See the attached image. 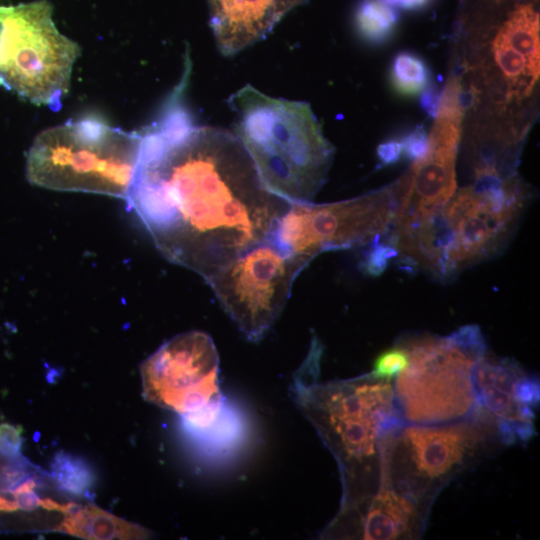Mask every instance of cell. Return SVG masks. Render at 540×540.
Segmentation results:
<instances>
[{
    "mask_svg": "<svg viewBox=\"0 0 540 540\" xmlns=\"http://www.w3.org/2000/svg\"><path fill=\"white\" fill-rule=\"evenodd\" d=\"M176 92L140 133L126 205L168 261L207 282L266 241L291 202L267 188L234 133L196 125Z\"/></svg>",
    "mask_w": 540,
    "mask_h": 540,
    "instance_id": "6da1fadb",
    "label": "cell"
},
{
    "mask_svg": "<svg viewBox=\"0 0 540 540\" xmlns=\"http://www.w3.org/2000/svg\"><path fill=\"white\" fill-rule=\"evenodd\" d=\"M539 12L532 3L515 5L495 28L458 43L456 74L473 113L472 155L518 160L536 116L540 77Z\"/></svg>",
    "mask_w": 540,
    "mask_h": 540,
    "instance_id": "7a4b0ae2",
    "label": "cell"
},
{
    "mask_svg": "<svg viewBox=\"0 0 540 540\" xmlns=\"http://www.w3.org/2000/svg\"><path fill=\"white\" fill-rule=\"evenodd\" d=\"M234 134L269 190L289 202H313L335 149L310 105L268 96L250 84L228 100Z\"/></svg>",
    "mask_w": 540,
    "mask_h": 540,
    "instance_id": "3957f363",
    "label": "cell"
},
{
    "mask_svg": "<svg viewBox=\"0 0 540 540\" xmlns=\"http://www.w3.org/2000/svg\"><path fill=\"white\" fill-rule=\"evenodd\" d=\"M141 134L98 119L69 121L38 134L26 162L35 186L102 194L127 200L136 172Z\"/></svg>",
    "mask_w": 540,
    "mask_h": 540,
    "instance_id": "277c9868",
    "label": "cell"
},
{
    "mask_svg": "<svg viewBox=\"0 0 540 540\" xmlns=\"http://www.w3.org/2000/svg\"><path fill=\"white\" fill-rule=\"evenodd\" d=\"M321 352L310 347L294 374L292 392L345 471L374 455L382 438L401 427L402 414L388 381L317 384Z\"/></svg>",
    "mask_w": 540,
    "mask_h": 540,
    "instance_id": "5b68a950",
    "label": "cell"
},
{
    "mask_svg": "<svg viewBox=\"0 0 540 540\" xmlns=\"http://www.w3.org/2000/svg\"><path fill=\"white\" fill-rule=\"evenodd\" d=\"M79 45L61 34L45 0L0 7V84L54 110L68 92Z\"/></svg>",
    "mask_w": 540,
    "mask_h": 540,
    "instance_id": "8992f818",
    "label": "cell"
},
{
    "mask_svg": "<svg viewBox=\"0 0 540 540\" xmlns=\"http://www.w3.org/2000/svg\"><path fill=\"white\" fill-rule=\"evenodd\" d=\"M406 186L404 173L390 185L356 198L327 204L293 202L269 240L309 263L324 251L368 245L393 228Z\"/></svg>",
    "mask_w": 540,
    "mask_h": 540,
    "instance_id": "52a82bcc",
    "label": "cell"
},
{
    "mask_svg": "<svg viewBox=\"0 0 540 540\" xmlns=\"http://www.w3.org/2000/svg\"><path fill=\"white\" fill-rule=\"evenodd\" d=\"M308 264L267 239L206 283L238 329L248 340L257 342L280 316L296 277Z\"/></svg>",
    "mask_w": 540,
    "mask_h": 540,
    "instance_id": "ba28073f",
    "label": "cell"
},
{
    "mask_svg": "<svg viewBox=\"0 0 540 540\" xmlns=\"http://www.w3.org/2000/svg\"><path fill=\"white\" fill-rule=\"evenodd\" d=\"M408 366L396 381V405L408 420L436 423L461 417L475 403L471 371L477 359L447 338L409 342Z\"/></svg>",
    "mask_w": 540,
    "mask_h": 540,
    "instance_id": "9c48e42d",
    "label": "cell"
},
{
    "mask_svg": "<svg viewBox=\"0 0 540 540\" xmlns=\"http://www.w3.org/2000/svg\"><path fill=\"white\" fill-rule=\"evenodd\" d=\"M144 398L180 416L221 405L219 356L201 331L174 336L140 366Z\"/></svg>",
    "mask_w": 540,
    "mask_h": 540,
    "instance_id": "30bf717a",
    "label": "cell"
},
{
    "mask_svg": "<svg viewBox=\"0 0 540 540\" xmlns=\"http://www.w3.org/2000/svg\"><path fill=\"white\" fill-rule=\"evenodd\" d=\"M466 113L464 87L452 75L441 94L424 157L407 171V189L398 205L393 228L441 209L456 192V156Z\"/></svg>",
    "mask_w": 540,
    "mask_h": 540,
    "instance_id": "8fae6325",
    "label": "cell"
},
{
    "mask_svg": "<svg viewBox=\"0 0 540 540\" xmlns=\"http://www.w3.org/2000/svg\"><path fill=\"white\" fill-rule=\"evenodd\" d=\"M441 214L450 237L444 280L502 250L521 215L501 209L472 185L455 192Z\"/></svg>",
    "mask_w": 540,
    "mask_h": 540,
    "instance_id": "7c38bea8",
    "label": "cell"
},
{
    "mask_svg": "<svg viewBox=\"0 0 540 540\" xmlns=\"http://www.w3.org/2000/svg\"><path fill=\"white\" fill-rule=\"evenodd\" d=\"M72 497L36 467L14 485L0 490V532H55L77 503Z\"/></svg>",
    "mask_w": 540,
    "mask_h": 540,
    "instance_id": "4fadbf2b",
    "label": "cell"
},
{
    "mask_svg": "<svg viewBox=\"0 0 540 540\" xmlns=\"http://www.w3.org/2000/svg\"><path fill=\"white\" fill-rule=\"evenodd\" d=\"M304 0H209V23L218 50L233 56L263 40Z\"/></svg>",
    "mask_w": 540,
    "mask_h": 540,
    "instance_id": "5bb4252c",
    "label": "cell"
},
{
    "mask_svg": "<svg viewBox=\"0 0 540 540\" xmlns=\"http://www.w3.org/2000/svg\"><path fill=\"white\" fill-rule=\"evenodd\" d=\"M480 430L472 425L442 427L411 426L403 441L417 471L427 478L446 475L460 464L480 440Z\"/></svg>",
    "mask_w": 540,
    "mask_h": 540,
    "instance_id": "9a60e30c",
    "label": "cell"
},
{
    "mask_svg": "<svg viewBox=\"0 0 540 540\" xmlns=\"http://www.w3.org/2000/svg\"><path fill=\"white\" fill-rule=\"evenodd\" d=\"M181 426L193 444L212 457L236 450L247 434L245 416L226 399L217 407L181 416Z\"/></svg>",
    "mask_w": 540,
    "mask_h": 540,
    "instance_id": "2e32d148",
    "label": "cell"
},
{
    "mask_svg": "<svg viewBox=\"0 0 540 540\" xmlns=\"http://www.w3.org/2000/svg\"><path fill=\"white\" fill-rule=\"evenodd\" d=\"M55 532L93 540L146 539L150 535L147 529L84 502L76 504Z\"/></svg>",
    "mask_w": 540,
    "mask_h": 540,
    "instance_id": "e0dca14e",
    "label": "cell"
},
{
    "mask_svg": "<svg viewBox=\"0 0 540 540\" xmlns=\"http://www.w3.org/2000/svg\"><path fill=\"white\" fill-rule=\"evenodd\" d=\"M415 514L407 498L383 488L372 499L363 522V538L391 540L406 533Z\"/></svg>",
    "mask_w": 540,
    "mask_h": 540,
    "instance_id": "ac0fdd59",
    "label": "cell"
},
{
    "mask_svg": "<svg viewBox=\"0 0 540 540\" xmlns=\"http://www.w3.org/2000/svg\"><path fill=\"white\" fill-rule=\"evenodd\" d=\"M396 8L384 0H361L354 12V27L367 44L378 46L389 42L399 25Z\"/></svg>",
    "mask_w": 540,
    "mask_h": 540,
    "instance_id": "d6986e66",
    "label": "cell"
},
{
    "mask_svg": "<svg viewBox=\"0 0 540 540\" xmlns=\"http://www.w3.org/2000/svg\"><path fill=\"white\" fill-rule=\"evenodd\" d=\"M389 81L393 91L398 95L414 97L431 83V70L418 54L401 51L392 59Z\"/></svg>",
    "mask_w": 540,
    "mask_h": 540,
    "instance_id": "ffe728a7",
    "label": "cell"
},
{
    "mask_svg": "<svg viewBox=\"0 0 540 540\" xmlns=\"http://www.w3.org/2000/svg\"><path fill=\"white\" fill-rule=\"evenodd\" d=\"M49 476L60 490L77 498L86 496L95 482L91 467L83 459L64 452L54 457Z\"/></svg>",
    "mask_w": 540,
    "mask_h": 540,
    "instance_id": "44dd1931",
    "label": "cell"
},
{
    "mask_svg": "<svg viewBox=\"0 0 540 540\" xmlns=\"http://www.w3.org/2000/svg\"><path fill=\"white\" fill-rule=\"evenodd\" d=\"M396 256H398V250L390 240L382 242L381 238L375 239L364 251L360 263L361 271L369 276H379Z\"/></svg>",
    "mask_w": 540,
    "mask_h": 540,
    "instance_id": "7402d4cb",
    "label": "cell"
},
{
    "mask_svg": "<svg viewBox=\"0 0 540 540\" xmlns=\"http://www.w3.org/2000/svg\"><path fill=\"white\" fill-rule=\"evenodd\" d=\"M409 363V353L405 346H396L383 351L374 361L371 376L389 381L398 376Z\"/></svg>",
    "mask_w": 540,
    "mask_h": 540,
    "instance_id": "603a6c76",
    "label": "cell"
},
{
    "mask_svg": "<svg viewBox=\"0 0 540 540\" xmlns=\"http://www.w3.org/2000/svg\"><path fill=\"white\" fill-rule=\"evenodd\" d=\"M446 338L453 345L475 358L485 355L486 343L477 325L463 326Z\"/></svg>",
    "mask_w": 540,
    "mask_h": 540,
    "instance_id": "cb8c5ba5",
    "label": "cell"
},
{
    "mask_svg": "<svg viewBox=\"0 0 540 540\" xmlns=\"http://www.w3.org/2000/svg\"><path fill=\"white\" fill-rule=\"evenodd\" d=\"M33 465L20 455L5 458L0 454V490L8 488L30 473Z\"/></svg>",
    "mask_w": 540,
    "mask_h": 540,
    "instance_id": "d4e9b609",
    "label": "cell"
},
{
    "mask_svg": "<svg viewBox=\"0 0 540 540\" xmlns=\"http://www.w3.org/2000/svg\"><path fill=\"white\" fill-rule=\"evenodd\" d=\"M403 156L414 163L424 157L428 148V135L422 125H417L401 137Z\"/></svg>",
    "mask_w": 540,
    "mask_h": 540,
    "instance_id": "484cf974",
    "label": "cell"
},
{
    "mask_svg": "<svg viewBox=\"0 0 540 540\" xmlns=\"http://www.w3.org/2000/svg\"><path fill=\"white\" fill-rule=\"evenodd\" d=\"M22 442L20 426L9 423L0 424V454L3 457L14 458L22 455Z\"/></svg>",
    "mask_w": 540,
    "mask_h": 540,
    "instance_id": "4316f807",
    "label": "cell"
},
{
    "mask_svg": "<svg viewBox=\"0 0 540 540\" xmlns=\"http://www.w3.org/2000/svg\"><path fill=\"white\" fill-rule=\"evenodd\" d=\"M514 399L520 405L535 407L539 402V382L535 377L522 375L514 386Z\"/></svg>",
    "mask_w": 540,
    "mask_h": 540,
    "instance_id": "83f0119b",
    "label": "cell"
},
{
    "mask_svg": "<svg viewBox=\"0 0 540 540\" xmlns=\"http://www.w3.org/2000/svg\"><path fill=\"white\" fill-rule=\"evenodd\" d=\"M376 155L381 167L396 164L403 156V144L400 137H393L380 143Z\"/></svg>",
    "mask_w": 540,
    "mask_h": 540,
    "instance_id": "f1b7e54d",
    "label": "cell"
},
{
    "mask_svg": "<svg viewBox=\"0 0 540 540\" xmlns=\"http://www.w3.org/2000/svg\"><path fill=\"white\" fill-rule=\"evenodd\" d=\"M442 91L435 84L430 83L421 93L419 98V104L422 110L431 118H435L440 101Z\"/></svg>",
    "mask_w": 540,
    "mask_h": 540,
    "instance_id": "f546056e",
    "label": "cell"
},
{
    "mask_svg": "<svg viewBox=\"0 0 540 540\" xmlns=\"http://www.w3.org/2000/svg\"><path fill=\"white\" fill-rule=\"evenodd\" d=\"M394 8L406 11H419L426 8L433 0H384Z\"/></svg>",
    "mask_w": 540,
    "mask_h": 540,
    "instance_id": "4dcf8cb0",
    "label": "cell"
}]
</instances>
